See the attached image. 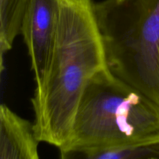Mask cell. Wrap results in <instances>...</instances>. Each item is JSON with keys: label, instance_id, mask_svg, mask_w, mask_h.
<instances>
[{"label": "cell", "instance_id": "1", "mask_svg": "<svg viewBox=\"0 0 159 159\" xmlns=\"http://www.w3.org/2000/svg\"><path fill=\"white\" fill-rule=\"evenodd\" d=\"M107 68L93 0H60V22L49 68L31 99L39 142L63 149L83 93Z\"/></svg>", "mask_w": 159, "mask_h": 159}, {"label": "cell", "instance_id": "2", "mask_svg": "<svg viewBox=\"0 0 159 159\" xmlns=\"http://www.w3.org/2000/svg\"><path fill=\"white\" fill-rule=\"evenodd\" d=\"M159 144V105L108 68L87 85L63 149ZM61 149V150H63Z\"/></svg>", "mask_w": 159, "mask_h": 159}, {"label": "cell", "instance_id": "3", "mask_svg": "<svg viewBox=\"0 0 159 159\" xmlns=\"http://www.w3.org/2000/svg\"><path fill=\"white\" fill-rule=\"evenodd\" d=\"M95 13L108 69L159 105V0H104Z\"/></svg>", "mask_w": 159, "mask_h": 159}, {"label": "cell", "instance_id": "4", "mask_svg": "<svg viewBox=\"0 0 159 159\" xmlns=\"http://www.w3.org/2000/svg\"><path fill=\"white\" fill-rule=\"evenodd\" d=\"M60 22V0H30L22 20L23 35L34 72L35 88L46 76Z\"/></svg>", "mask_w": 159, "mask_h": 159}, {"label": "cell", "instance_id": "5", "mask_svg": "<svg viewBox=\"0 0 159 159\" xmlns=\"http://www.w3.org/2000/svg\"><path fill=\"white\" fill-rule=\"evenodd\" d=\"M39 141L29 120L0 107V159H40Z\"/></svg>", "mask_w": 159, "mask_h": 159}, {"label": "cell", "instance_id": "6", "mask_svg": "<svg viewBox=\"0 0 159 159\" xmlns=\"http://www.w3.org/2000/svg\"><path fill=\"white\" fill-rule=\"evenodd\" d=\"M60 159H150L159 157V144L137 147L69 148L60 150Z\"/></svg>", "mask_w": 159, "mask_h": 159}, {"label": "cell", "instance_id": "7", "mask_svg": "<svg viewBox=\"0 0 159 159\" xmlns=\"http://www.w3.org/2000/svg\"><path fill=\"white\" fill-rule=\"evenodd\" d=\"M30 0H0V54L1 68L3 56L13 46L20 34L22 20Z\"/></svg>", "mask_w": 159, "mask_h": 159}, {"label": "cell", "instance_id": "8", "mask_svg": "<svg viewBox=\"0 0 159 159\" xmlns=\"http://www.w3.org/2000/svg\"><path fill=\"white\" fill-rule=\"evenodd\" d=\"M150 159H159V157H154V158H152Z\"/></svg>", "mask_w": 159, "mask_h": 159}]
</instances>
